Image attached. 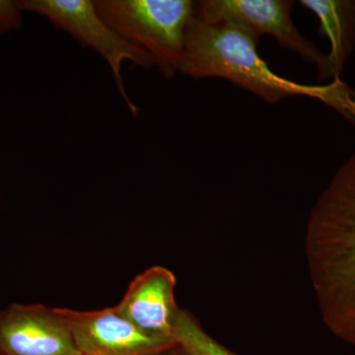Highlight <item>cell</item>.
<instances>
[{"label": "cell", "mask_w": 355, "mask_h": 355, "mask_svg": "<svg viewBox=\"0 0 355 355\" xmlns=\"http://www.w3.org/2000/svg\"><path fill=\"white\" fill-rule=\"evenodd\" d=\"M304 246L324 324L355 347V153L338 168L311 209Z\"/></svg>", "instance_id": "6da1fadb"}, {"label": "cell", "mask_w": 355, "mask_h": 355, "mask_svg": "<svg viewBox=\"0 0 355 355\" xmlns=\"http://www.w3.org/2000/svg\"><path fill=\"white\" fill-rule=\"evenodd\" d=\"M259 42L260 38L238 23L209 24L193 16L187 28L180 73L195 80L226 79L270 104L291 97L312 98L355 125V92L349 84L336 78L315 85L280 76L259 55Z\"/></svg>", "instance_id": "7a4b0ae2"}, {"label": "cell", "mask_w": 355, "mask_h": 355, "mask_svg": "<svg viewBox=\"0 0 355 355\" xmlns=\"http://www.w3.org/2000/svg\"><path fill=\"white\" fill-rule=\"evenodd\" d=\"M103 19L153 58L161 76L180 72L187 28L195 16L191 0H94Z\"/></svg>", "instance_id": "3957f363"}, {"label": "cell", "mask_w": 355, "mask_h": 355, "mask_svg": "<svg viewBox=\"0 0 355 355\" xmlns=\"http://www.w3.org/2000/svg\"><path fill=\"white\" fill-rule=\"evenodd\" d=\"M21 11L39 14L58 29L62 30L76 41L99 53L109 65L121 99L133 116L139 109L130 96L121 76L123 62H128L140 69L155 67L153 58L139 46L130 44L114 31L90 0H18Z\"/></svg>", "instance_id": "277c9868"}, {"label": "cell", "mask_w": 355, "mask_h": 355, "mask_svg": "<svg viewBox=\"0 0 355 355\" xmlns=\"http://www.w3.org/2000/svg\"><path fill=\"white\" fill-rule=\"evenodd\" d=\"M291 0H202L196 2L195 16L202 22L217 24L234 22L244 26L258 38L272 36L282 48L293 51L318 72L324 64L326 53L306 39L292 20Z\"/></svg>", "instance_id": "5b68a950"}, {"label": "cell", "mask_w": 355, "mask_h": 355, "mask_svg": "<svg viewBox=\"0 0 355 355\" xmlns=\"http://www.w3.org/2000/svg\"><path fill=\"white\" fill-rule=\"evenodd\" d=\"M58 312L83 355H149L177 345L176 340L156 338L139 330L116 307L91 312L58 309Z\"/></svg>", "instance_id": "8992f818"}, {"label": "cell", "mask_w": 355, "mask_h": 355, "mask_svg": "<svg viewBox=\"0 0 355 355\" xmlns=\"http://www.w3.org/2000/svg\"><path fill=\"white\" fill-rule=\"evenodd\" d=\"M0 355H81L58 309L11 304L0 309Z\"/></svg>", "instance_id": "52a82bcc"}, {"label": "cell", "mask_w": 355, "mask_h": 355, "mask_svg": "<svg viewBox=\"0 0 355 355\" xmlns=\"http://www.w3.org/2000/svg\"><path fill=\"white\" fill-rule=\"evenodd\" d=\"M176 277L163 266H153L132 280L116 311L135 327L156 338L176 340L175 324L181 309L175 300Z\"/></svg>", "instance_id": "ba28073f"}, {"label": "cell", "mask_w": 355, "mask_h": 355, "mask_svg": "<svg viewBox=\"0 0 355 355\" xmlns=\"http://www.w3.org/2000/svg\"><path fill=\"white\" fill-rule=\"evenodd\" d=\"M301 6L319 20V34L326 37L330 51L318 77L340 78L355 49V0H301Z\"/></svg>", "instance_id": "9c48e42d"}, {"label": "cell", "mask_w": 355, "mask_h": 355, "mask_svg": "<svg viewBox=\"0 0 355 355\" xmlns=\"http://www.w3.org/2000/svg\"><path fill=\"white\" fill-rule=\"evenodd\" d=\"M174 338L189 355H239L203 331L188 311L180 312L175 324Z\"/></svg>", "instance_id": "30bf717a"}, {"label": "cell", "mask_w": 355, "mask_h": 355, "mask_svg": "<svg viewBox=\"0 0 355 355\" xmlns=\"http://www.w3.org/2000/svg\"><path fill=\"white\" fill-rule=\"evenodd\" d=\"M17 1L0 0V34L13 31L21 26L22 16Z\"/></svg>", "instance_id": "8fae6325"}, {"label": "cell", "mask_w": 355, "mask_h": 355, "mask_svg": "<svg viewBox=\"0 0 355 355\" xmlns=\"http://www.w3.org/2000/svg\"><path fill=\"white\" fill-rule=\"evenodd\" d=\"M149 355H189L179 345H173L168 349L160 350V352H154Z\"/></svg>", "instance_id": "7c38bea8"}, {"label": "cell", "mask_w": 355, "mask_h": 355, "mask_svg": "<svg viewBox=\"0 0 355 355\" xmlns=\"http://www.w3.org/2000/svg\"><path fill=\"white\" fill-rule=\"evenodd\" d=\"M81 355H83V354H81Z\"/></svg>", "instance_id": "4fadbf2b"}]
</instances>
